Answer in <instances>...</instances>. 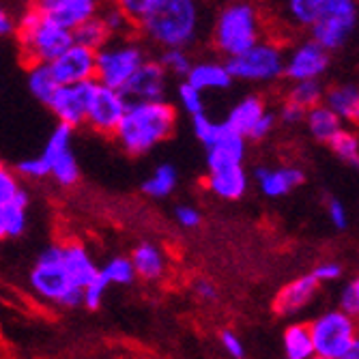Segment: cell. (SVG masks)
I'll use <instances>...</instances> for the list:
<instances>
[{"instance_id": "1", "label": "cell", "mask_w": 359, "mask_h": 359, "mask_svg": "<svg viewBox=\"0 0 359 359\" xmlns=\"http://www.w3.org/2000/svg\"><path fill=\"white\" fill-rule=\"evenodd\" d=\"M116 5L144 39L164 50H185L198 39L201 11L191 0H121Z\"/></svg>"}, {"instance_id": "2", "label": "cell", "mask_w": 359, "mask_h": 359, "mask_svg": "<svg viewBox=\"0 0 359 359\" xmlns=\"http://www.w3.org/2000/svg\"><path fill=\"white\" fill-rule=\"evenodd\" d=\"M177 127V110L168 102L127 106L112 138L132 157H140L168 140Z\"/></svg>"}, {"instance_id": "3", "label": "cell", "mask_w": 359, "mask_h": 359, "mask_svg": "<svg viewBox=\"0 0 359 359\" xmlns=\"http://www.w3.org/2000/svg\"><path fill=\"white\" fill-rule=\"evenodd\" d=\"M15 37L22 58L30 67L32 65H50L74 46V32L48 22L37 3H30L20 13L15 22Z\"/></svg>"}, {"instance_id": "4", "label": "cell", "mask_w": 359, "mask_h": 359, "mask_svg": "<svg viewBox=\"0 0 359 359\" xmlns=\"http://www.w3.org/2000/svg\"><path fill=\"white\" fill-rule=\"evenodd\" d=\"M211 41L226 60L263 41V20L258 7L252 3H231L222 7L213 22Z\"/></svg>"}, {"instance_id": "5", "label": "cell", "mask_w": 359, "mask_h": 359, "mask_svg": "<svg viewBox=\"0 0 359 359\" xmlns=\"http://www.w3.org/2000/svg\"><path fill=\"white\" fill-rule=\"evenodd\" d=\"M144 60L147 50L140 41L132 37L112 39L95 52V82L104 88L121 90L142 67Z\"/></svg>"}, {"instance_id": "6", "label": "cell", "mask_w": 359, "mask_h": 359, "mask_svg": "<svg viewBox=\"0 0 359 359\" xmlns=\"http://www.w3.org/2000/svg\"><path fill=\"white\" fill-rule=\"evenodd\" d=\"M30 286L46 302L58 304L62 308H76L82 304V290L69 284V278L62 267V245L46 248L30 271Z\"/></svg>"}, {"instance_id": "7", "label": "cell", "mask_w": 359, "mask_h": 359, "mask_svg": "<svg viewBox=\"0 0 359 359\" xmlns=\"http://www.w3.org/2000/svg\"><path fill=\"white\" fill-rule=\"evenodd\" d=\"M284 50L276 41H258L248 52L228 58L224 67L233 80L254 82V84H267L276 82L284 74Z\"/></svg>"}, {"instance_id": "8", "label": "cell", "mask_w": 359, "mask_h": 359, "mask_svg": "<svg viewBox=\"0 0 359 359\" xmlns=\"http://www.w3.org/2000/svg\"><path fill=\"white\" fill-rule=\"evenodd\" d=\"M359 7L355 0H323V11L310 28V39L332 54L346 46L357 26Z\"/></svg>"}, {"instance_id": "9", "label": "cell", "mask_w": 359, "mask_h": 359, "mask_svg": "<svg viewBox=\"0 0 359 359\" xmlns=\"http://www.w3.org/2000/svg\"><path fill=\"white\" fill-rule=\"evenodd\" d=\"M310 325V336L314 344V357L323 359H342L348 346L357 340L355 318L340 310L323 312Z\"/></svg>"}, {"instance_id": "10", "label": "cell", "mask_w": 359, "mask_h": 359, "mask_svg": "<svg viewBox=\"0 0 359 359\" xmlns=\"http://www.w3.org/2000/svg\"><path fill=\"white\" fill-rule=\"evenodd\" d=\"M330 65H332V54H327L312 39H306L292 48L288 56H284L282 78H286L290 84L320 80L327 74Z\"/></svg>"}, {"instance_id": "11", "label": "cell", "mask_w": 359, "mask_h": 359, "mask_svg": "<svg viewBox=\"0 0 359 359\" xmlns=\"http://www.w3.org/2000/svg\"><path fill=\"white\" fill-rule=\"evenodd\" d=\"M166 86H168V74L161 69V65L157 60L147 58L142 62V67L118 93L127 106L153 104V102H166Z\"/></svg>"}, {"instance_id": "12", "label": "cell", "mask_w": 359, "mask_h": 359, "mask_svg": "<svg viewBox=\"0 0 359 359\" xmlns=\"http://www.w3.org/2000/svg\"><path fill=\"white\" fill-rule=\"evenodd\" d=\"M95 86H97L95 80L80 82L74 86H58L46 106L56 114L60 125L76 129L86 123V110L93 100Z\"/></svg>"}, {"instance_id": "13", "label": "cell", "mask_w": 359, "mask_h": 359, "mask_svg": "<svg viewBox=\"0 0 359 359\" xmlns=\"http://www.w3.org/2000/svg\"><path fill=\"white\" fill-rule=\"evenodd\" d=\"M125 110H127V104L118 90L104 88L97 84L93 100L88 104V110H86V125L95 129L97 134L112 136L116 132Z\"/></svg>"}, {"instance_id": "14", "label": "cell", "mask_w": 359, "mask_h": 359, "mask_svg": "<svg viewBox=\"0 0 359 359\" xmlns=\"http://www.w3.org/2000/svg\"><path fill=\"white\" fill-rule=\"evenodd\" d=\"M50 72L58 86H74L95 80V52L74 43L67 52L50 62Z\"/></svg>"}, {"instance_id": "15", "label": "cell", "mask_w": 359, "mask_h": 359, "mask_svg": "<svg viewBox=\"0 0 359 359\" xmlns=\"http://www.w3.org/2000/svg\"><path fill=\"white\" fill-rule=\"evenodd\" d=\"M37 7L48 22L69 32L100 13V3L95 0H39Z\"/></svg>"}, {"instance_id": "16", "label": "cell", "mask_w": 359, "mask_h": 359, "mask_svg": "<svg viewBox=\"0 0 359 359\" xmlns=\"http://www.w3.org/2000/svg\"><path fill=\"white\" fill-rule=\"evenodd\" d=\"M320 284L308 273V276H299L295 280H290L288 284H284L273 297V312L278 316H292L302 312L318 292Z\"/></svg>"}, {"instance_id": "17", "label": "cell", "mask_w": 359, "mask_h": 359, "mask_svg": "<svg viewBox=\"0 0 359 359\" xmlns=\"http://www.w3.org/2000/svg\"><path fill=\"white\" fill-rule=\"evenodd\" d=\"M254 179L267 198H282V196L297 189L306 181V172L297 166H282V168H256Z\"/></svg>"}, {"instance_id": "18", "label": "cell", "mask_w": 359, "mask_h": 359, "mask_svg": "<svg viewBox=\"0 0 359 359\" xmlns=\"http://www.w3.org/2000/svg\"><path fill=\"white\" fill-rule=\"evenodd\" d=\"M62 267L69 278V284L78 290L86 288L97 276H100V269L95 267L90 254L80 243L62 245Z\"/></svg>"}, {"instance_id": "19", "label": "cell", "mask_w": 359, "mask_h": 359, "mask_svg": "<svg viewBox=\"0 0 359 359\" xmlns=\"http://www.w3.org/2000/svg\"><path fill=\"white\" fill-rule=\"evenodd\" d=\"M323 106L332 110L340 123H357L359 118V88L353 82L334 84L325 88Z\"/></svg>"}, {"instance_id": "20", "label": "cell", "mask_w": 359, "mask_h": 359, "mask_svg": "<svg viewBox=\"0 0 359 359\" xmlns=\"http://www.w3.org/2000/svg\"><path fill=\"white\" fill-rule=\"evenodd\" d=\"M248 172L243 166H231L211 170L207 175V187L222 201H239L248 191Z\"/></svg>"}, {"instance_id": "21", "label": "cell", "mask_w": 359, "mask_h": 359, "mask_svg": "<svg viewBox=\"0 0 359 359\" xmlns=\"http://www.w3.org/2000/svg\"><path fill=\"white\" fill-rule=\"evenodd\" d=\"M185 82L198 93H203V90H226L233 84V78L228 76L224 62L201 60L191 65L189 74L185 76Z\"/></svg>"}, {"instance_id": "22", "label": "cell", "mask_w": 359, "mask_h": 359, "mask_svg": "<svg viewBox=\"0 0 359 359\" xmlns=\"http://www.w3.org/2000/svg\"><path fill=\"white\" fill-rule=\"evenodd\" d=\"M267 112V106L263 102V97L258 95H248L245 100H241L231 112H228L224 125L228 129H233V132L241 138L248 140L250 132L254 129V125L260 121V116H263Z\"/></svg>"}, {"instance_id": "23", "label": "cell", "mask_w": 359, "mask_h": 359, "mask_svg": "<svg viewBox=\"0 0 359 359\" xmlns=\"http://www.w3.org/2000/svg\"><path fill=\"white\" fill-rule=\"evenodd\" d=\"M132 267H134V273L136 278H142L147 282H155L164 276L166 271V258H164V252H161L157 245L144 241L140 245L134 248L132 256Z\"/></svg>"}, {"instance_id": "24", "label": "cell", "mask_w": 359, "mask_h": 359, "mask_svg": "<svg viewBox=\"0 0 359 359\" xmlns=\"http://www.w3.org/2000/svg\"><path fill=\"white\" fill-rule=\"evenodd\" d=\"M282 346L286 359H312L314 344L308 323H292L282 334Z\"/></svg>"}, {"instance_id": "25", "label": "cell", "mask_w": 359, "mask_h": 359, "mask_svg": "<svg viewBox=\"0 0 359 359\" xmlns=\"http://www.w3.org/2000/svg\"><path fill=\"white\" fill-rule=\"evenodd\" d=\"M304 121H306V125H308L310 136H312L316 142H323V144H327V142L340 132V129L344 127V125L340 123V118H338L332 110L325 108L323 104L316 106V108H312V110H308L306 116H304Z\"/></svg>"}, {"instance_id": "26", "label": "cell", "mask_w": 359, "mask_h": 359, "mask_svg": "<svg viewBox=\"0 0 359 359\" xmlns=\"http://www.w3.org/2000/svg\"><path fill=\"white\" fill-rule=\"evenodd\" d=\"M46 161H48V166H50V177L58 185L72 187V185L78 183V179H80V166H78V159H76V155H74L72 149L62 151L58 155H52Z\"/></svg>"}, {"instance_id": "27", "label": "cell", "mask_w": 359, "mask_h": 359, "mask_svg": "<svg viewBox=\"0 0 359 359\" xmlns=\"http://www.w3.org/2000/svg\"><path fill=\"white\" fill-rule=\"evenodd\" d=\"M323 95H325V86L320 80L295 82V84H290V88L286 90V102L295 104L297 108L308 112V110L323 104Z\"/></svg>"}, {"instance_id": "28", "label": "cell", "mask_w": 359, "mask_h": 359, "mask_svg": "<svg viewBox=\"0 0 359 359\" xmlns=\"http://www.w3.org/2000/svg\"><path fill=\"white\" fill-rule=\"evenodd\" d=\"M30 203V196L24 187L18 189V194L13 196V201L9 205H5L3 209V217H5V231L7 237H20L26 231V209Z\"/></svg>"}, {"instance_id": "29", "label": "cell", "mask_w": 359, "mask_h": 359, "mask_svg": "<svg viewBox=\"0 0 359 359\" xmlns=\"http://www.w3.org/2000/svg\"><path fill=\"white\" fill-rule=\"evenodd\" d=\"M108 41H112V37L100 15L90 18L88 22H84L80 28L74 30V43L82 46L86 50H93V52L102 50Z\"/></svg>"}, {"instance_id": "30", "label": "cell", "mask_w": 359, "mask_h": 359, "mask_svg": "<svg viewBox=\"0 0 359 359\" xmlns=\"http://www.w3.org/2000/svg\"><path fill=\"white\" fill-rule=\"evenodd\" d=\"M179 183V172L172 164H161L155 168V172L142 183V191L151 198H166L175 191Z\"/></svg>"}, {"instance_id": "31", "label": "cell", "mask_w": 359, "mask_h": 359, "mask_svg": "<svg viewBox=\"0 0 359 359\" xmlns=\"http://www.w3.org/2000/svg\"><path fill=\"white\" fill-rule=\"evenodd\" d=\"M327 147L334 151V155L338 159H342L344 164L357 168L359 166V138L355 129L342 127L340 132L327 142Z\"/></svg>"}, {"instance_id": "32", "label": "cell", "mask_w": 359, "mask_h": 359, "mask_svg": "<svg viewBox=\"0 0 359 359\" xmlns=\"http://www.w3.org/2000/svg\"><path fill=\"white\" fill-rule=\"evenodd\" d=\"M58 84L52 78L50 65H32L28 72V90L32 93V97L39 100L41 104H48Z\"/></svg>"}, {"instance_id": "33", "label": "cell", "mask_w": 359, "mask_h": 359, "mask_svg": "<svg viewBox=\"0 0 359 359\" xmlns=\"http://www.w3.org/2000/svg\"><path fill=\"white\" fill-rule=\"evenodd\" d=\"M323 11V0H290L286 5V15L290 22L302 28H312Z\"/></svg>"}, {"instance_id": "34", "label": "cell", "mask_w": 359, "mask_h": 359, "mask_svg": "<svg viewBox=\"0 0 359 359\" xmlns=\"http://www.w3.org/2000/svg\"><path fill=\"white\" fill-rule=\"evenodd\" d=\"M100 276L106 280V284H132L136 280V273H134V267H132V260L129 256H114L110 258L108 263L100 269Z\"/></svg>"}, {"instance_id": "35", "label": "cell", "mask_w": 359, "mask_h": 359, "mask_svg": "<svg viewBox=\"0 0 359 359\" xmlns=\"http://www.w3.org/2000/svg\"><path fill=\"white\" fill-rule=\"evenodd\" d=\"M102 9V13H97L102 18V22L106 24V28H108V32H110V37L112 39H125V37H129L132 35V30H136L134 26H132V22H129L127 18H125V13L118 9V5L114 3V5H104V7H100Z\"/></svg>"}, {"instance_id": "36", "label": "cell", "mask_w": 359, "mask_h": 359, "mask_svg": "<svg viewBox=\"0 0 359 359\" xmlns=\"http://www.w3.org/2000/svg\"><path fill=\"white\" fill-rule=\"evenodd\" d=\"M161 65V69L166 74H172V76H187L189 69H191V58L185 50H164L157 60Z\"/></svg>"}, {"instance_id": "37", "label": "cell", "mask_w": 359, "mask_h": 359, "mask_svg": "<svg viewBox=\"0 0 359 359\" xmlns=\"http://www.w3.org/2000/svg\"><path fill=\"white\" fill-rule=\"evenodd\" d=\"M72 138H74V129L67 127V125H56L54 132L50 134L48 142H46V149H43V155L41 157H52V155H58L62 151L72 149Z\"/></svg>"}, {"instance_id": "38", "label": "cell", "mask_w": 359, "mask_h": 359, "mask_svg": "<svg viewBox=\"0 0 359 359\" xmlns=\"http://www.w3.org/2000/svg\"><path fill=\"white\" fill-rule=\"evenodd\" d=\"M338 310L344 312L346 316L351 318H357L359 314V280L357 278H351L342 290H340V299H338Z\"/></svg>"}, {"instance_id": "39", "label": "cell", "mask_w": 359, "mask_h": 359, "mask_svg": "<svg viewBox=\"0 0 359 359\" xmlns=\"http://www.w3.org/2000/svg\"><path fill=\"white\" fill-rule=\"evenodd\" d=\"M179 102H181V108L194 118L198 114H205V104H203V93H198L196 88H191L187 82H181L179 88Z\"/></svg>"}, {"instance_id": "40", "label": "cell", "mask_w": 359, "mask_h": 359, "mask_svg": "<svg viewBox=\"0 0 359 359\" xmlns=\"http://www.w3.org/2000/svg\"><path fill=\"white\" fill-rule=\"evenodd\" d=\"M106 290H108L106 280L102 276H97L86 288H82V306L88 310H100L106 297Z\"/></svg>"}, {"instance_id": "41", "label": "cell", "mask_w": 359, "mask_h": 359, "mask_svg": "<svg viewBox=\"0 0 359 359\" xmlns=\"http://www.w3.org/2000/svg\"><path fill=\"white\" fill-rule=\"evenodd\" d=\"M15 168H18V175L26 177L30 181H39V179L50 177V166H48V161L43 157H26V159L20 161Z\"/></svg>"}, {"instance_id": "42", "label": "cell", "mask_w": 359, "mask_h": 359, "mask_svg": "<svg viewBox=\"0 0 359 359\" xmlns=\"http://www.w3.org/2000/svg\"><path fill=\"white\" fill-rule=\"evenodd\" d=\"M18 189H20V183H18L15 175L0 166V209L13 201V196L18 194Z\"/></svg>"}, {"instance_id": "43", "label": "cell", "mask_w": 359, "mask_h": 359, "mask_svg": "<svg viewBox=\"0 0 359 359\" xmlns=\"http://www.w3.org/2000/svg\"><path fill=\"white\" fill-rule=\"evenodd\" d=\"M327 217L332 222V226L336 231H346L348 228V213H346V207L342 205V201L338 198H327Z\"/></svg>"}, {"instance_id": "44", "label": "cell", "mask_w": 359, "mask_h": 359, "mask_svg": "<svg viewBox=\"0 0 359 359\" xmlns=\"http://www.w3.org/2000/svg\"><path fill=\"white\" fill-rule=\"evenodd\" d=\"M219 340H222V346H224V351L231 355L233 359H243L245 357V346H243V340L235 334V332H231V330H224L222 334H219Z\"/></svg>"}, {"instance_id": "45", "label": "cell", "mask_w": 359, "mask_h": 359, "mask_svg": "<svg viewBox=\"0 0 359 359\" xmlns=\"http://www.w3.org/2000/svg\"><path fill=\"white\" fill-rule=\"evenodd\" d=\"M276 123H278V116L273 114V112H265L263 116H260V121L254 125V129L250 132V136H248V140H263V138H267L273 129H276Z\"/></svg>"}, {"instance_id": "46", "label": "cell", "mask_w": 359, "mask_h": 359, "mask_svg": "<svg viewBox=\"0 0 359 359\" xmlns=\"http://www.w3.org/2000/svg\"><path fill=\"white\" fill-rule=\"evenodd\" d=\"M342 265L340 263H320V265H316L312 271H310V276L318 282V284H323V282H336L340 276H342Z\"/></svg>"}, {"instance_id": "47", "label": "cell", "mask_w": 359, "mask_h": 359, "mask_svg": "<svg viewBox=\"0 0 359 359\" xmlns=\"http://www.w3.org/2000/svg\"><path fill=\"white\" fill-rule=\"evenodd\" d=\"M175 217H177V224L183 226V228H196V226H201V222H203L201 211L196 207H191V205H179L175 209Z\"/></svg>"}, {"instance_id": "48", "label": "cell", "mask_w": 359, "mask_h": 359, "mask_svg": "<svg viewBox=\"0 0 359 359\" xmlns=\"http://www.w3.org/2000/svg\"><path fill=\"white\" fill-rule=\"evenodd\" d=\"M304 116H306V112L302 108H297L295 104H288V102H284V106L280 110V121L286 125H297L304 121Z\"/></svg>"}, {"instance_id": "49", "label": "cell", "mask_w": 359, "mask_h": 359, "mask_svg": "<svg viewBox=\"0 0 359 359\" xmlns=\"http://www.w3.org/2000/svg\"><path fill=\"white\" fill-rule=\"evenodd\" d=\"M194 292H196V297L203 299V302H215L217 299V290L213 286V282L209 280H198L194 284Z\"/></svg>"}, {"instance_id": "50", "label": "cell", "mask_w": 359, "mask_h": 359, "mask_svg": "<svg viewBox=\"0 0 359 359\" xmlns=\"http://www.w3.org/2000/svg\"><path fill=\"white\" fill-rule=\"evenodd\" d=\"M13 32H15V20L5 7H0V37L13 35Z\"/></svg>"}, {"instance_id": "51", "label": "cell", "mask_w": 359, "mask_h": 359, "mask_svg": "<svg viewBox=\"0 0 359 359\" xmlns=\"http://www.w3.org/2000/svg\"><path fill=\"white\" fill-rule=\"evenodd\" d=\"M7 237V231H5V217H3V211H0V239Z\"/></svg>"}, {"instance_id": "52", "label": "cell", "mask_w": 359, "mask_h": 359, "mask_svg": "<svg viewBox=\"0 0 359 359\" xmlns=\"http://www.w3.org/2000/svg\"><path fill=\"white\" fill-rule=\"evenodd\" d=\"M312 359H323V357H312Z\"/></svg>"}]
</instances>
